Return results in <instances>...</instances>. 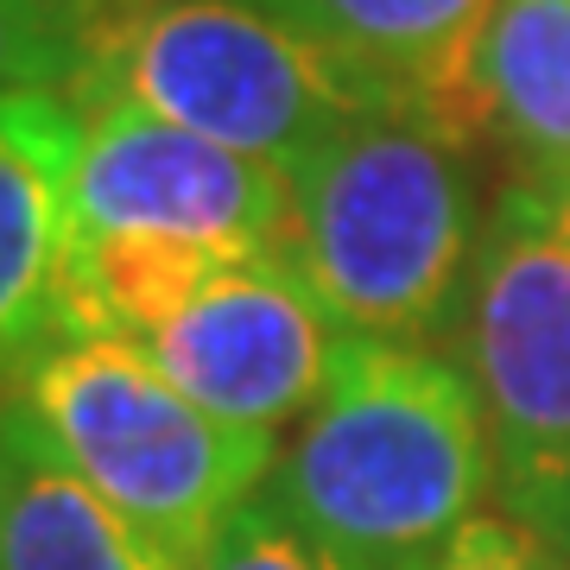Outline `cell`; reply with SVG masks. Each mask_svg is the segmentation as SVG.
<instances>
[{"mask_svg":"<svg viewBox=\"0 0 570 570\" xmlns=\"http://www.w3.org/2000/svg\"><path fill=\"white\" fill-rule=\"evenodd\" d=\"M494 489L489 419L469 374L425 343L343 336L266 494L348 570H412L450 546Z\"/></svg>","mask_w":570,"mask_h":570,"instance_id":"obj_1","label":"cell"},{"mask_svg":"<svg viewBox=\"0 0 570 570\" xmlns=\"http://www.w3.org/2000/svg\"><path fill=\"white\" fill-rule=\"evenodd\" d=\"M63 96L134 102L279 171H298L343 127L400 108L266 0H127L82 26Z\"/></svg>","mask_w":570,"mask_h":570,"instance_id":"obj_2","label":"cell"},{"mask_svg":"<svg viewBox=\"0 0 570 570\" xmlns=\"http://www.w3.org/2000/svg\"><path fill=\"white\" fill-rule=\"evenodd\" d=\"M456 127L381 108L292 171V261L343 336L425 343L475 266V184Z\"/></svg>","mask_w":570,"mask_h":570,"instance_id":"obj_3","label":"cell"},{"mask_svg":"<svg viewBox=\"0 0 570 570\" xmlns=\"http://www.w3.org/2000/svg\"><path fill=\"white\" fill-rule=\"evenodd\" d=\"M13 387L63 456L178 570L204 564L223 520L254 501L279 463L273 431L204 412L115 330L63 324Z\"/></svg>","mask_w":570,"mask_h":570,"instance_id":"obj_4","label":"cell"},{"mask_svg":"<svg viewBox=\"0 0 570 570\" xmlns=\"http://www.w3.org/2000/svg\"><path fill=\"white\" fill-rule=\"evenodd\" d=\"M463 374L494 450V494L570 564V204L501 190L463 285Z\"/></svg>","mask_w":570,"mask_h":570,"instance_id":"obj_5","label":"cell"},{"mask_svg":"<svg viewBox=\"0 0 570 570\" xmlns=\"http://www.w3.org/2000/svg\"><path fill=\"white\" fill-rule=\"evenodd\" d=\"M127 343L204 412L279 438L324 393L343 330L292 254L197 247Z\"/></svg>","mask_w":570,"mask_h":570,"instance_id":"obj_6","label":"cell"},{"mask_svg":"<svg viewBox=\"0 0 570 570\" xmlns=\"http://www.w3.org/2000/svg\"><path fill=\"white\" fill-rule=\"evenodd\" d=\"M70 223L89 242L292 254V171L171 127L134 102H77Z\"/></svg>","mask_w":570,"mask_h":570,"instance_id":"obj_7","label":"cell"},{"mask_svg":"<svg viewBox=\"0 0 570 570\" xmlns=\"http://www.w3.org/2000/svg\"><path fill=\"white\" fill-rule=\"evenodd\" d=\"M70 165L77 102L63 89L0 96V387L70 324Z\"/></svg>","mask_w":570,"mask_h":570,"instance_id":"obj_8","label":"cell"},{"mask_svg":"<svg viewBox=\"0 0 570 570\" xmlns=\"http://www.w3.org/2000/svg\"><path fill=\"white\" fill-rule=\"evenodd\" d=\"M0 570H178L63 456L13 381L0 387Z\"/></svg>","mask_w":570,"mask_h":570,"instance_id":"obj_9","label":"cell"},{"mask_svg":"<svg viewBox=\"0 0 570 570\" xmlns=\"http://www.w3.org/2000/svg\"><path fill=\"white\" fill-rule=\"evenodd\" d=\"M400 108L475 134V63L501 0H266Z\"/></svg>","mask_w":570,"mask_h":570,"instance_id":"obj_10","label":"cell"},{"mask_svg":"<svg viewBox=\"0 0 570 570\" xmlns=\"http://www.w3.org/2000/svg\"><path fill=\"white\" fill-rule=\"evenodd\" d=\"M475 134L508 140L527 178H570V0H501L475 63Z\"/></svg>","mask_w":570,"mask_h":570,"instance_id":"obj_11","label":"cell"},{"mask_svg":"<svg viewBox=\"0 0 570 570\" xmlns=\"http://www.w3.org/2000/svg\"><path fill=\"white\" fill-rule=\"evenodd\" d=\"M197 570H348L343 551H330L317 532L298 520V513L273 501V494H254L223 520L216 546Z\"/></svg>","mask_w":570,"mask_h":570,"instance_id":"obj_12","label":"cell"},{"mask_svg":"<svg viewBox=\"0 0 570 570\" xmlns=\"http://www.w3.org/2000/svg\"><path fill=\"white\" fill-rule=\"evenodd\" d=\"M82 58V20L51 0H0V96L13 89H70Z\"/></svg>","mask_w":570,"mask_h":570,"instance_id":"obj_13","label":"cell"},{"mask_svg":"<svg viewBox=\"0 0 570 570\" xmlns=\"http://www.w3.org/2000/svg\"><path fill=\"white\" fill-rule=\"evenodd\" d=\"M412 570H570V564L564 551H551L513 513H475L463 532H450V546L438 558H425Z\"/></svg>","mask_w":570,"mask_h":570,"instance_id":"obj_14","label":"cell"},{"mask_svg":"<svg viewBox=\"0 0 570 570\" xmlns=\"http://www.w3.org/2000/svg\"><path fill=\"white\" fill-rule=\"evenodd\" d=\"M51 7H58V13H70V20H102V13H115V7H127V0H51Z\"/></svg>","mask_w":570,"mask_h":570,"instance_id":"obj_15","label":"cell"},{"mask_svg":"<svg viewBox=\"0 0 570 570\" xmlns=\"http://www.w3.org/2000/svg\"><path fill=\"white\" fill-rule=\"evenodd\" d=\"M551 190H558V197H564V204H570V178H558V184H551Z\"/></svg>","mask_w":570,"mask_h":570,"instance_id":"obj_16","label":"cell"}]
</instances>
